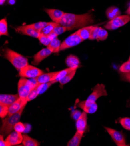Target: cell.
<instances>
[{
	"mask_svg": "<svg viewBox=\"0 0 130 146\" xmlns=\"http://www.w3.org/2000/svg\"><path fill=\"white\" fill-rule=\"evenodd\" d=\"M93 22L94 19L92 13H87L78 15L65 13L59 24L66 27L68 31H72L87 26L93 23Z\"/></svg>",
	"mask_w": 130,
	"mask_h": 146,
	"instance_id": "cell-1",
	"label": "cell"
},
{
	"mask_svg": "<svg viewBox=\"0 0 130 146\" xmlns=\"http://www.w3.org/2000/svg\"><path fill=\"white\" fill-rule=\"evenodd\" d=\"M4 58L8 60L17 70L28 65V60L24 56L11 49L6 48L4 51Z\"/></svg>",
	"mask_w": 130,
	"mask_h": 146,
	"instance_id": "cell-2",
	"label": "cell"
},
{
	"mask_svg": "<svg viewBox=\"0 0 130 146\" xmlns=\"http://www.w3.org/2000/svg\"><path fill=\"white\" fill-rule=\"evenodd\" d=\"M25 107H23L17 113L11 116H8V117L7 118H4L2 121V125L1 127V135H2L4 137L10 134L13 130L15 124L19 122L21 116L22 114Z\"/></svg>",
	"mask_w": 130,
	"mask_h": 146,
	"instance_id": "cell-3",
	"label": "cell"
},
{
	"mask_svg": "<svg viewBox=\"0 0 130 146\" xmlns=\"http://www.w3.org/2000/svg\"><path fill=\"white\" fill-rule=\"evenodd\" d=\"M39 84L35 78L27 79L22 78L18 83V94L20 98H26L29 92Z\"/></svg>",
	"mask_w": 130,
	"mask_h": 146,
	"instance_id": "cell-4",
	"label": "cell"
},
{
	"mask_svg": "<svg viewBox=\"0 0 130 146\" xmlns=\"http://www.w3.org/2000/svg\"><path fill=\"white\" fill-rule=\"evenodd\" d=\"M130 21L129 15H120L115 18L108 22L106 25H105V27L107 30L114 31L116 30L119 27H121Z\"/></svg>",
	"mask_w": 130,
	"mask_h": 146,
	"instance_id": "cell-5",
	"label": "cell"
},
{
	"mask_svg": "<svg viewBox=\"0 0 130 146\" xmlns=\"http://www.w3.org/2000/svg\"><path fill=\"white\" fill-rule=\"evenodd\" d=\"M106 96H107V92L106 90L105 86L103 84H97L93 87L92 92L85 101L87 103L92 104L96 103L99 98Z\"/></svg>",
	"mask_w": 130,
	"mask_h": 146,
	"instance_id": "cell-6",
	"label": "cell"
},
{
	"mask_svg": "<svg viewBox=\"0 0 130 146\" xmlns=\"http://www.w3.org/2000/svg\"><path fill=\"white\" fill-rule=\"evenodd\" d=\"M44 74L42 70L32 65H27L19 71V75L24 78H35Z\"/></svg>",
	"mask_w": 130,
	"mask_h": 146,
	"instance_id": "cell-7",
	"label": "cell"
},
{
	"mask_svg": "<svg viewBox=\"0 0 130 146\" xmlns=\"http://www.w3.org/2000/svg\"><path fill=\"white\" fill-rule=\"evenodd\" d=\"M83 40L78 35V31L69 36L62 42L60 48V51L77 46L82 42Z\"/></svg>",
	"mask_w": 130,
	"mask_h": 146,
	"instance_id": "cell-8",
	"label": "cell"
},
{
	"mask_svg": "<svg viewBox=\"0 0 130 146\" xmlns=\"http://www.w3.org/2000/svg\"><path fill=\"white\" fill-rule=\"evenodd\" d=\"M105 129L107 131V132L109 134V135L111 136L115 144L117 146L127 145L125 142V139L121 132L116 130H114L113 129L107 127H105Z\"/></svg>",
	"mask_w": 130,
	"mask_h": 146,
	"instance_id": "cell-9",
	"label": "cell"
},
{
	"mask_svg": "<svg viewBox=\"0 0 130 146\" xmlns=\"http://www.w3.org/2000/svg\"><path fill=\"white\" fill-rule=\"evenodd\" d=\"M27 101L26 98H19L14 103L9 106V112L8 116L15 114L19 112L23 107H25L27 104Z\"/></svg>",
	"mask_w": 130,
	"mask_h": 146,
	"instance_id": "cell-10",
	"label": "cell"
},
{
	"mask_svg": "<svg viewBox=\"0 0 130 146\" xmlns=\"http://www.w3.org/2000/svg\"><path fill=\"white\" fill-rule=\"evenodd\" d=\"M23 139V136L22 135V133L14 131L8 135L5 139V141L7 146L15 145L22 143Z\"/></svg>",
	"mask_w": 130,
	"mask_h": 146,
	"instance_id": "cell-11",
	"label": "cell"
},
{
	"mask_svg": "<svg viewBox=\"0 0 130 146\" xmlns=\"http://www.w3.org/2000/svg\"><path fill=\"white\" fill-rule=\"evenodd\" d=\"M15 31L23 35H26L33 38H38L40 33V32L35 30V29L27 25L25 26H18L15 29Z\"/></svg>",
	"mask_w": 130,
	"mask_h": 146,
	"instance_id": "cell-12",
	"label": "cell"
},
{
	"mask_svg": "<svg viewBox=\"0 0 130 146\" xmlns=\"http://www.w3.org/2000/svg\"><path fill=\"white\" fill-rule=\"evenodd\" d=\"M51 54L52 52L47 48L41 50L33 56L32 64L35 66L38 65L41 61L45 60L46 58L49 56Z\"/></svg>",
	"mask_w": 130,
	"mask_h": 146,
	"instance_id": "cell-13",
	"label": "cell"
},
{
	"mask_svg": "<svg viewBox=\"0 0 130 146\" xmlns=\"http://www.w3.org/2000/svg\"><path fill=\"white\" fill-rule=\"evenodd\" d=\"M45 11L53 22L57 23H59L65 14L64 12L57 9H45Z\"/></svg>",
	"mask_w": 130,
	"mask_h": 146,
	"instance_id": "cell-14",
	"label": "cell"
},
{
	"mask_svg": "<svg viewBox=\"0 0 130 146\" xmlns=\"http://www.w3.org/2000/svg\"><path fill=\"white\" fill-rule=\"evenodd\" d=\"M77 131L83 134L87 128V113L85 112H82L80 117L76 121Z\"/></svg>",
	"mask_w": 130,
	"mask_h": 146,
	"instance_id": "cell-15",
	"label": "cell"
},
{
	"mask_svg": "<svg viewBox=\"0 0 130 146\" xmlns=\"http://www.w3.org/2000/svg\"><path fill=\"white\" fill-rule=\"evenodd\" d=\"M58 72H59V71L43 74L41 75H40L39 76L35 78V79H36V80L38 84L48 83L50 82L54 81L55 80Z\"/></svg>",
	"mask_w": 130,
	"mask_h": 146,
	"instance_id": "cell-16",
	"label": "cell"
},
{
	"mask_svg": "<svg viewBox=\"0 0 130 146\" xmlns=\"http://www.w3.org/2000/svg\"><path fill=\"white\" fill-rule=\"evenodd\" d=\"M78 106L86 113H94L97 110V105L96 103L92 104L87 103L85 100L79 102Z\"/></svg>",
	"mask_w": 130,
	"mask_h": 146,
	"instance_id": "cell-17",
	"label": "cell"
},
{
	"mask_svg": "<svg viewBox=\"0 0 130 146\" xmlns=\"http://www.w3.org/2000/svg\"><path fill=\"white\" fill-rule=\"evenodd\" d=\"M19 98L18 94H1L0 96V103L7 106H10Z\"/></svg>",
	"mask_w": 130,
	"mask_h": 146,
	"instance_id": "cell-18",
	"label": "cell"
},
{
	"mask_svg": "<svg viewBox=\"0 0 130 146\" xmlns=\"http://www.w3.org/2000/svg\"><path fill=\"white\" fill-rule=\"evenodd\" d=\"M65 64L68 68L78 69L80 65V61L78 58L75 55H69L66 58Z\"/></svg>",
	"mask_w": 130,
	"mask_h": 146,
	"instance_id": "cell-19",
	"label": "cell"
},
{
	"mask_svg": "<svg viewBox=\"0 0 130 146\" xmlns=\"http://www.w3.org/2000/svg\"><path fill=\"white\" fill-rule=\"evenodd\" d=\"M106 15L107 18L110 21H111L121 15V11L117 7H110L107 9L106 11Z\"/></svg>",
	"mask_w": 130,
	"mask_h": 146,
	"instance_id": "cell-20",
	"label": "cell"
},
{
	"mask_svg": "<svg viewBox=\"0 0 130 146\" xmlns=\"http://www.w3.org/2000/svg\"><path fill=\"white\" fill-rule=\"evenodd\" d=\"M93 27V26H87L81 28L78 31H77L78 35H79V36L81 37L83 41L89 39L91 31Z\"/></svg>",
	"mask_w": 130,
	"mask_h": 146,
	"instance_id": "cell-21",
	"label": "cell"
},
{
	"mask_svg": "<svg viewBox=\"0 0 130 146\" xmlns=\"http://www.w3.org/2000/svg\"><path fill=\"white\" fill-rule=\"evenodd\" d=\"M61 44V42L57 38L51 41L50 43L47 47V48H49L52 52V53H57L60 52V48Z\"/></svg>",
	"mask_w": 130,
	"mask_h": 146,
	"instance_id": "cell-22",
	"label": "cell"
},
{
	"mask_svg": "<svg viewBox=\"0 0 130 146\" xmlns=\"http://www.w3.org/2000/svg\"><path fill=\"white\" fill-rule=\"evenodd\" d=\"M83 135V134L77 131V132L75 133L73 137L67 143V146H79L81 141V140L82 139Z\"/></svg>",
	"mask_w": 130,
	"mask_h": 146,
	"instance_id": "cell-23",
	"label": "cell"
},
{
	"mask_svg": "<svg viewBox=\"0 0 130 146\" xmlns=\"http://www.w3.org/2000/svg\"><path fill=\"white\" fill-rule=\"evenodd\" d=\"M23 139L22 141V144L24 146H39L40 143L27 135H23Z\"/></svg>",
	"mask_w": 130,
	"mask_h": 146,
	"instance_id": "cell-24",
	"label": "cell"
},
{
	"mask_svg": "<svg viewBox=\"0 0 130 146\" xmlns=\"http://www.w3.org/2000/svg\"><path fill=\"white\" fill-rule=\"evenodd\" d=\"M77 69V68H68L67 69H63L62 70L59 71L58 74L57 75V76L55 79V80L53 81L54 83H57L58 82H59L60 80H61L64 77H65L67 74H68L69 72H72L74 70Z\"/></svg>",
	"mask_w": 130,
	"mask_h": 146,
	"instance_id": "cell-25",
	"label": "cell"
},
{
	"mask_svg": "<svg viewBox=\"0 0 130 146\" xmlns=\"http://www.w3.org/2000/svg\"><path fill=\"white\" fill-rule=\"evenodd\" d=\"M59 25V23H57L54 22H49V23L46 26H45L44 28L41 29L40 33V34H43L45 35H49L50 33H51L53 32V29Z\"/></svg>",
	"mask_w": 130,
	"mask_h": 146,
	"instance_id": "cell-26",
	"label": "cell"
},
{
	"mask_svg": "<svg viewBox=\"0 0 130 146\" xmlns=\"http://www.w3.org/2000/svg\"><path fill=\"white\" fill-rule=\"evenodd\" d=\"M54 82H50L48 83H41L39 84L36 87H37V90L39 94H41L43 93H45L46 91L47 90V89L49 88L50 86H51L54 84Z\"/></svg>",
	"mask_w": 130,
	"mask_h": 146,
	"instance_id": "cell-27",
	"label": "cell"
},
{
	"mask_svg": "<svg viewBox=\"0 0 130 146\" xmlns=\"http://www.w3.org/2000/svg\"><path fill=\"white\" fill-rule=\"evenodd\" d=\"M0 35L8 36V23L5 18H3L0 21Z\"/></svg>",
	"mask_w": 130,
	"mask_h": 146,
	"instance_id": "cell-28",
	"label": "cell"
},
{
	"mask_svg": "<svg viewBox=\"0 0 130 146\" xmlns=\"http://www.w3.org/2000/svg\"><path fill=\"white\" fill-rule=\"evenodd\" d=\"M108 37V32L105 29L99 27V31L97 33V36L96 40L98 41H105L107 39Z\"/></svg>",
	"mask_w": 130,
	"mask_h": 146,
	"instance_id": "cell-29",
	"label": "cell"
},
{
	"mask_svg": "<svg viewBox=\"0 0 130 146\" xmlns=\"http://www.w3.org/2000/svg\"><path fill=\"white\" fill-rule=\"evenodd\" d=\"M76 71L77 69L74 70L72 72H69L68 74H67L65 77H64L61 80H60L59 81L61 85H64L65 84H67V83H68L69 82H70L73 78L74 77L75 74H76Z\"/></svg>",
	"mask_w": 130,
	"mask_h": 146,
	"instance_id": "cell-30",
	"label": "cell"
},
{
	"mask_svg": "<svg viewBox=\"0 0 130 146\" xmlns=\"http://www.w3.org/2000/svg\"><path fill=\"white\" fill-rule=\"evenodd\" d=\"M49 22H39L36 23H34L32 24H29L27 25L35 29V30L40 32L42 29L44 28L45 26H46Z\"/></svg>",
	"mask_w": 130,
	"mask_h": 146,
	"instance_id": "cell-31",
	"label": "cell"
},
{
	"mask_svg": "<svg viewBox=\"0 0 130 146\" xmlns=\"http://www.w3.org/2000/svg\"><path fill=\"white\" fill-rule=\"evenodd\" d=\"M9 106L4 104L0 103V117L2 119L5 118L8 115Z\"/></svg>",
	"mask_w": 130,
	"mask_h": 146,
	"instance_id": "cell-32",
	"label": "cell"
},
{
	"mask_svg": "<svg viewBox=\"0 0 130 146\" xmlns=\"http://www.w3.org/2000/svg\"><path fill=\"white\" fill-rule=\"evenodd\" d=\"M38 39L39 40L41 44H42L43 45H44L46 47H47L49 45V44L51 42V40L49 38L48 35H45L43 34H40Z\"/></svg>",
	"mask_w": 130,
	"mask_h": 146,
	"instance_id": "cell-33",
	"label": "cell"
},
{
	"mask_svg": "<svg viewBox=\"0 0 130 146\" xmlns=\"http://www.w3.org/2000/svg\"><path fill=\"white\" fill-rule=\"evenodd\" d=\"M67 31H68V29L66 27L61 25L60 24H59V25H57L54 29L52 32L55 33L57 35H60L63 34V33Z\"/></svg>",
	"mask_w": 130,
	"mask_h": 146,
	"instance_id": "cell-34",
	"label": "cell"
},
{
	"mask_svg": "<svg viewBox=\"0 0 130 146\" xmlns=\"http://www.w3.org/2000/svg\"><path fill=\"white\" fill-rule=\"evenodd\" d=\"M120 123L124 129L127 130H130V118L125 117L120 119Z\"/></svg>",
	"mask_w": 130,
	"mask_h": 146,
	"instance_id": "cell-35",
	"label": "cell"
},
{
	"mask_svg": "<svg viewBox=\"0 0 130 146\" xmlns=\"http://www.w3.org/2000/svg\"><path fill=\"white\" fill-rule=\"evenodd\" d=\"M36 86L35 87L34 89H33L29 93L28 96H27L26 100L27 102L31 101L33 100H34L36 97H37L39 94L38 93V92L37 90V87Z\"/></svg>",
	"mask_w": 130,
	"mask_h": 146,
	"instance_id": "cell-36",
	"label": "cell"
},
{
	"mask_svg": "<svg viewBox=\"0 0 130 146\" xmlns=\"http://www.w3.org/2000/svg\"><path fill=\"white\" fill-rule=\"evenodd\" d=\"M119 70L121 73H129L130 72V62L129 61L123 64L120 68Z\"/></svg>",
	"mask_w": 130,
	"mask_h": 146,
	"instance_id": "cell-37",
	"label": "cell"
},
{
	"mask_svg": "<svg viewBox=\"0 0 130 146\" xmlns=\"http://www.w3.org/2000/svg\"><path fill=\"white\" fill-rule=\"evenodd\" d=\"M25 130V125L21 122H17L15 124V126H14V129H13L14 131H16V132L22 133L24 132Z\"/></svg>",
	"mask_w": 130,
	"mask_h": 146,
	"instance_id": "cell-38",
	"label": "cell"
},
{
	"mask_svg": "<svg viewBox=\"0 0 130 146\" xmlns=\"http://www.w3.org/2000/svg\"><path fill=\"white\" fill-rule=\"evenodd\" d=\"M99 27L93 26V27L92 29L90 36H89V40H94L96 39L97 36V33L99 31Z\"/></svg>",
	"mask_w": 130,
	"mask_h": 146,
	"instance_id": "cell-39",
	"label": "cell"
},
{
	"mask_svg": "<svg viewBox=\"0 0 130 146\" xmlns=\"http://www.w3.org/2000/svg\"><path fill=\"white\" fill-rule=\"evenodd\" d=\"M81 114H82V112L80 111L74 110L72 112L71 116L72 119H73L75 121H77V119L80 117Z\"/></svg>",
	"mask_w": 130,
	"mask_h": 146,
	"instance_id": "cell-40",
	"label": "cell"
},
{
	"mask_svg": "<svg viewBox=\"0 0 130 146\" xmlns=\"http://www.w3.org/2000/svg\"><path fill=\"white\" fill-rule=\"evenodd\" d=\"M120 75L123 80L130 83V75H128L127 73H121Z\"/></svg>",
	"mask_w": 130,
	"mask_h": 146,
	"instance_id": "cell-41",
	"label": "cell"
},
{
	"mask_svg": "<svg viewBox=\"0 0 130 146\" xmlns=\"http://www.w3.org/2000/svg\"><path fill=\"white\" fill-rule=\"evenodd\" d=\"M0 145L1 146H7L5 140H4V136L1 135L0 136Z\"/></svg>",
	"mask_w": 130,
	"mask_h": 146,
	"instance_id": "cell-42",
	"label": "cell"
},
{
	"mask_svg": "<svg viewBox=\"0 0 130 146\" xmlns=\"http://www.w3.org/2000/svg\"><path fill=\"white\" fill-rule=\"evenodd\" d=\"M49 38L50 39L51 41H52L53 40L55 39V38H57V37H58V35H57L55 33H53V32H51V33H50L49 35H48Z\"/></svg>",
	"mask_w": 130,
	"mask_h": 146,
	"instance_id": "cell-43",
	"label": "cell"
},
{
	"mask_svg": "<svg viewBox=\"0 0 130 146\" xmlns=\"http://www.w3.org/2000/svg\"><path fill=\"white\" fill-rule=\"evenodd\" d=\"M15 2H16V0H8V4L11 5L15 4Z\"/></svg>",
	"mask_w": 130,
	"mask_h": 146,
	"instance_id": "cell-44",
	"label": "cell"
},
{
	"mask_svg": "<svg viewBox=\"0 0 130 146\" xmlns=\"http://www.w3.org/2000/svg\"><path fill=\"white\" fill-rule=\"evenodd\" d=\"M126 13H127V15H130V4H129L128 8H127V11H126Z\"/></svg>",
	"mask_w": 130,
	"mask_h": 146,
	"instance_id": "cell-45",
	"label": "cell"
},
{
	"mask_svg": "<svg viewBox=\"0 0 130 146\" xmlns=\"http://www.w3.org/2000/svg\"><path fill=\"white\" fill-rule=\"evenodd\" d=\"M6 1V0H0V4H1V5H3Z\"/></svg>",
	"mask_w": 130,
	"mask_h": 146,
	"instance_id": "cell-46",
	"label": "cell"
},
{
	"mask_svg": "<svg viewBox=\"0 0 130 146\" xmlns=\"http://www.w3.org/2000/svg\"><path fill=\"white\" fill-rule=\"evenodd\" d=\"M128 61L130 62V55H129V59H128Z\"/></svg>",
	"mask_w": 130,
	"mask_h": 146,
	"instance_id": "cell-47",
	"label": "cell"
},
{
	"mask_svg": "<svg viewBox=\"0 0 130 146\" xmlns=\"http://www.w3.org/2000/svg\"><path fill=\"white\" fill-rule=\"evenodd\" d=\"M127 74H128V75H130V72H129V73H127Z\"/></svg>",
	"mask_w": 130,
	"mask_h": 146,
	"instance_id": "cell-48",
	"label": "cell"
}]
</instances>
